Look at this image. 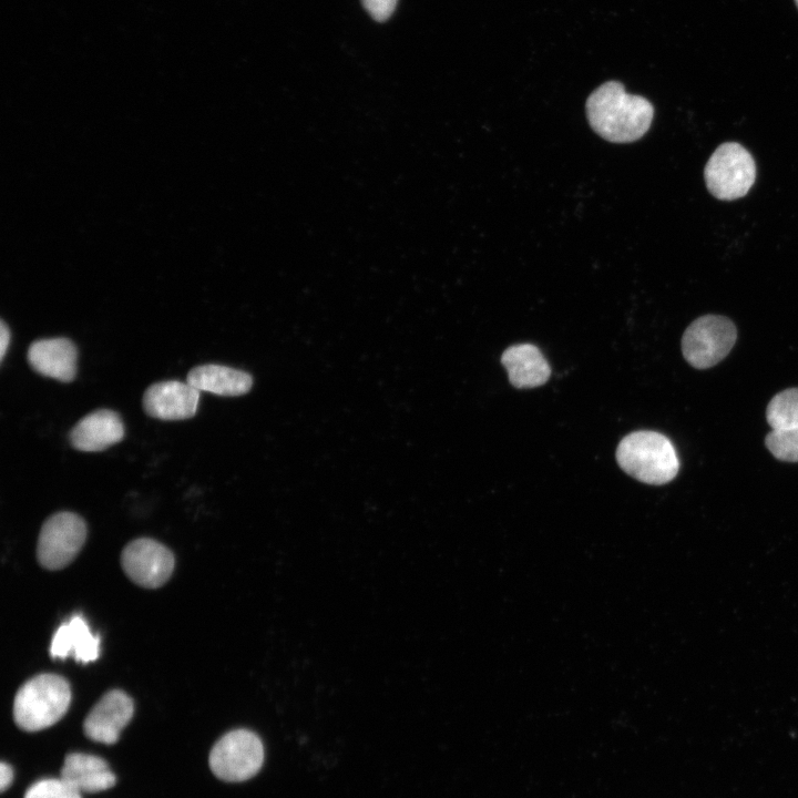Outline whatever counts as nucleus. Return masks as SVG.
Segmentation results:
<instances>
[{"mask_svg":"<svg viewBox=\"0 0 798 798\" xmlns=\"http://www.w3.org/2000/svg\"><path fill=\"white\" fill-rule=\"evenodd\" d=\"M766 419L773 430L798 427V388L785 389L775 395L766 409Z\"/></svg>","mask_w":798,"mask_h":798,"instance_id":"nucleus-17","label":"nucleus"},{"mask_svg":"<svg viewBox=\"0 0 798 798\" xmlns=\"http://www.w3.org/2000/svg\"><path fill=\"white\" fill-rule=\"evenodd\" d=\"M13 780V770L10 765L2 761L0 764V788L4 791Z\"/></svg>","mask_w":798,"mask_h":798,"instance_id":"nucleus-21","label":"nucleus"},{"mask_svg":"<svg viewBox=\"0 0 798 798\" xmlns=\"http://www.w3.org/2000/svg\"><path fill=\"white\" fill-rule=\"evenodd\" d=\"M737 339L735 324L720 315H704L695 319L682 337V352L694 368L707 369L720 362Z\"/></svg>","mask_w":798,"mask_h":798,"instance_id":"nucleus-5","label":"nucleus"},{"mask_svg":"<svg viewBox=\"0 0 798 798\" xmlns=\"http://www.w3.org/2000/svg\"><path fill=\"white\" fill-rule=\"evenodd\" d=\"M124 437L121 417L109 409H100L83 417L71 430L73 448L85 452L102 451Z\"/></svg>","mask_w":798,"mask_h":798,"instance_id":"nucleus-12","label":"nucleus"},{"mask_svg":"<svg viewBox=\"0 0 798 798\" xmlns=\"http://www.w3.org/2000/svg\"><path fill=\"white\" fill-rule=\"evenodd\" d=\"M501 364L508 371L510 383L518 389L542 386L551 375L548 360L531 344L510 346L503 351Z\"/></svg>","mask_w":798,"mask_h":798,"instance_id":"nucleus-14","label":"nucleus"},{"mask_svg":"<svg viewBox=\"0 0 798 798\" xmlns=\"http://www.w3.org/2000/svg\"><path fill=\"white\" fill-rule=\"evenodd\" d=\"M27 357L33 370L42 376L69 382L76 375L78 350L68 338L35 340L30 345Z\"/></svg>","mask_w":798,"mask_h":798,"instance_id":"nucleus-11","label":"nucleus"},{"mask_svg":"<svg viewBox=\"0 0 798 798\" xmlns=\"http://www.w3.org/2000/svg\"><path fill=\"white\" fill-rule=\"evenodd\" d=\"M615 456L622 470L647 484L668 483L679 470L673 443L656 431L640 430L625 436Z\"/></svg>","mask_w":798,"mask_h":798,"instance_id":"nucleus-2","label":"nucleus"},{"mask_svg":"<svg viewBox=\"0 0 798 798\" xmlns=\"http://www.w3.org/2000/svg\"><path fill=\"white\" fill-rule=\"evenodd\" d=\"M765 444L776 459L798 462V427L771 430L765 438Z\"/></svg>","mask_w":798,"mask_h":798,"instance_id":"nucleus-18","label":"nucleus"},{"mask_svg":"<svg viewBox=\"0 0 798 798\" xmlns=\"http://www.w3.org/2000/svg\"><path fill=\"white\" fill-rule=\"evenodd\" d=\"M71 703V688L57 674H40L27 681L13 700V719L25 732H39L59 722Z\"/></svg>","mask_w":798,"mask_h":798,"instance_id":"nucleus-3","label":"nucleus"},{"mask_svg":"<svg viewBox=\"0 0 798 798\" xmlns=\"http://www.w3.org/2000/svg\"><path fill=\"white\" fill-rule=\"evenodd\" d=\"M186 381L200 391L219 396H242L253 386L249 374L219 365H202L187 374Z\"/></svg>","mask_w":798,"mask_h":798,"instance_id":"nucleus-16","label":"nucleus"},{"mask_svg":"<svg viewBox=\"0 0 798 798\" xmlns=\"http://www.w3.org/2000/svg\"><path fill=\"white\" fill-rule=\"evenodd\" d=\"M361 3L372 19L383 22L393 13L398 0H361Z\"/></svg>","mask_w":798,"mask_h":798,"instance_id":"nucleus-20","label":"nucleus"},{"mask_svg":"<svg viewBox=\"0 0 798 798\" xmlns=\"http://www.w3.org/2000/svg\"><path fill=\"white\" fill-rule=\"evenodd\" d=\"M24 798H82L81 792L61 778H44L32 784Z\"/></svg>","mask_w":798,"mask_h":798,"instance_id":"nucleus-19","label":"nucleus"},{"mask_svg":"<svg viewBox=\"0 0 798 798\" xmlns=\"http://www.w3.org/2000/svg\"><path fill=\"white\" fill-rule=\"evenodd\" d=\"M200 392L187 381L155 382L145 390L143 407L149 416L161 420L188 419L197 411Z\"/></svg>","mask_w":798,"mask_h":798,"instance_id":"nucleus-10","label":"nucleus"},{"mask_svg":"<svg viewBox=\"0 0 798 798\" xmlns=\"http://www.w3.org/2000/svg\"><path fill=\"white\" fill-rule=\"evenodd\" d=\"M60 775L61 779L80 792L103 791L116 782L115 775L103 758L84 753L68 754Z\"/></svg>","mask_w":798,"mask_h":798,"instance_id":"nucleus-13","label":"nucleus"},{"mask_svg":"<svg viewBox=\"0 0 798 798\" xmlns=\"http://www.w3.org/2000/svg\"><path fill=\"white\" fill-rule=\"evenodd\" d=\"M707 191L717 200L734 201L747 195L756 181V163L738 142H724L704 167Z\"/></svg>","mask_w":798,"mask_h":798,"instance_id":"nucleus-4","label":"nucleus"},{"mask_svg":"<svg viewBox=\"0 0 798 798\" xmlns=\"http://www.w3.org/2000/svg\"><path fill=\"white\" fill-rule=\"evenodd\" d=\"M264 763L260 738L248 729H234L222 736L213 746L208 765L213 774L231 782L254 777Z\"/></svg>","mask_w":798,"mask_h":798,"instance_id":"nucleus-6","label":"nucleus"},{"mask_svg":"<svg viewBox=\"0 0 798 798\" xmlns=\"http://www.w3.org/2000/svg\"><path fill=\"white\" fill-rule=\"evenodd\" d=\"M10 342V330L6 323L1 320L0 325V359L3 360Z\"/></svg>","mask_w":798,"mask_h":798,"instance_id":"nucleus-22","label":"nucleus"},{"mask_svg":"<svg viewBox=\"0 0 798 798\" xmlns=\"http://www.w3.org/2000/svg\"><path fill=\"white\" fill-rule=\"evenodd\" d=\"M795 3H796V6H797V8H798V0H795Z\"/></svg>","mask_w":798,"mask_h":798,"instance_id":"nucleus-23","label":"nucleus"},{"mask_svg":"<svg viewBox=\"0 0 798 798\" xmlns=\"http://www.w3.org/2000/svg\"><path fill=\"white\" fill-rule=\"evenodd\" d=\"M85 539L86 525L81 516L72 512L55 513L40 530L38 561L48 570H60L78 555Z\"/></svg>","mask_w":798,"mask_h":798,"instance_id":"nucleus-7","label":"nucleus"},{"mask_svg":"<svg viewBox=\"0 0 798 798\" xmlns=\"http://www.w3.org/2000/svg\"><path fill=\"white\" fill-rule=\"evenodd\" d=\"M586 114L591 127L613 143L641 139L651 127L654 106L645 98L626 93L617 81H607L587 98Z\"/></svg>","mask_w":798,"mask_h":798,"instance_id":"nucleus-1","label":"nucleus"},{"mask_svg":"<svg viewBox=\"0 0 798 798\" xmlns=\"http://www.w3.org/2000/svg\"><path fill=\"white\" fill-rule=\"evenodd\" d=\"M121 564L134 583L155 589L170 579L174 570V555L155 540L137 539L122 551Z\"/></svg>","mask_w":798,"mask_h":798,"instance_id":"nucleus-8","label":"nucleus"},{"mask_svg":"<svg viewBox=\"0 0 798 798\" xmlns=\"http://www.w3.org/2000/svg\"><path fill=\"white\" fill-rule=\"evenodd\" d=\"M134 714L132 698L122 690L105 693L83 722L85 736L96 743L115 744Z\"/></svg>","mask_w":798,"mask_h":798,"instance_id":"nucleus-9","label":"nucleus"},{"mask_svg":"<svg viewBox=\"0 0 798 798\" xmlns=\"http://www.w3.org/2000/svg\"><path fill=\"white\" fill-rule=\"evenodd\" d=\"M100 638L93 635L85 620L74 615L54 633L50 646L52 658L73 657L78 662L89 663L99 657Z\"/></svg>","mask_w":798,"mask_h":798,"instance_id":"nucleus-15","label":"nucleus"}]
</instances>
